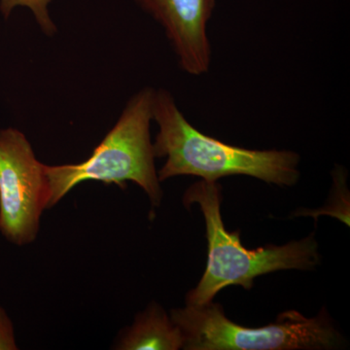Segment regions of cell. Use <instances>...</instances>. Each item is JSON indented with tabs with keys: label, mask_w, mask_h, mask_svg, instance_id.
Masks as SVG:
<instances>
[{
	"label": "cell",
	"mask_w": 350,
	"mask_h": 350,
	"mask_svg": "<svg viewBox=\"0 0 350 350\" xmlns=\"http://www.w3.org/2000/svg\"><path fill=\"white\" fill-rule=\"evenodd\" d=\"M153 120L159 126L154 153L156 158H165L158 172L160 182L180 175L211 182L246 175L266 183L291 187L300 179L298 154L288 150H251L208 137L189 123L167 90H155Z\"/></svg>",
	"instance_id": "1"
},
{
	"label": "cell",
	"mask_w": 350,
	"mask_h": 350,
	"mask_svg": "<svg viewBox=\"0 0 350 350\" xmlns=\"http://www.w3.org/2000/svg\"><path fill=\"white\" fill-rule=\"evenodd\" d=\"M222 187L217 182L200 179L183 196L185 207L199 204L206 229L207 264L206 271L194 289L186 297V305L211 303L228 286L236 285L252 289L258 276L285 271H310L320 264L319 243L314 232L300 241L283 245H269L250 250L241 243L239 231L230 232L221 214Z\"/></svg>",
	"instance_id": "2"
},
{
	"label": "cell",
	"mask_w": 350,
	"mask_h": 350,
	"mask_svg": "<svg viewBox=\"0 0 350 350\" xmlns=\"http://www.w3.org/2000/svg\"><path fill=\"white\" fill-rule=\"evenodd\" d=\"M154 94L155 90L146 87L131 96L117 123L86 161L46 167L49 208L85 181L123 189L126 181L133 182L146 193L152 206H160L163 191L150 135Z\"/></svg>",
	"instance_id": "3"
},
{
	"label": "cell",
	"mask_w": 350,
	"mask_h": 350,
	"mask_svg": "<svg viewBox=\"0 0 350 350\" xmlns=\"http://www.w3.org/2000/svg\"><path fill=\"white\" fill-rule=\"evenodd\" d=\"M170 319L178 327L186 350H326L345 345L326 308L314 317L296 310L278 315L259 328L239 325L226 317L218 303L174 308Z\"/></svg>",
	"instance_id": "4"
},
{
	"label": "cell",
	"mask_w": 350,
	"mask_h": 350,
	"mask_svg": "<svg viewBox=\"0 0 350 350\" xmlns=\"http://www.w3.org/2000/svg\"><path fill=\"white\" fill-rule=\"evenodd\" d=\"M47 165L15 128L0 130V232L18 246L33 243L49 208Z\"/></svg>",
	"instance_id": "5"
},
{
	"label": "cell",
	"mask_w": 350,
	"mask_h": 350,
	"mask_svg": "<svg viewBox=\"0 0 350 350\" xmlns=\"http://www.w3.org/2000/svg\"><path fill=\"white\" fill-rule=\"evenodd\" d=\"M160 24L184 72L206 75L211 68V46L207 25L215 0H135Z\"/></svg>",
	"instance_id": "6"
},
{
	"label": "cell",
	"mask_w": 350,
	"mask_h": 350,
	"mask_svg": "<svg viewBox=\"0 0 350 350\" xmlns=\"http://www.w3.org/2000/svg\"><path fill=\"white\" fill-rule=\"evenodd\" d=\"M183 347L178 327L158 304H151L122 333L115 349L119 350H177Z\"/></svg>",
	"instance_id": "7"
},
{
	"label": "cell",
	"mask_w": 350,
	"mask_h": 350,
	"mask_svg": "<svg viewBox=\"0 0 350 350\" xmlns=\"http://www.w3.org/2000/svg\"><path fill=\"white\" fill-rule=\"evenodd\" d=\"M53 0H0V11L7 19L16 7H27L33 14L41 31L48 36L57 33L56 25L49 13V5Z\"/></svg>",
	"instance_id": "8"
},
{
	"label": "cell",
	"mask_w": 350,
	"mask_h": 350,
	"mask_svg": "<svg viewBox=\"0 0 350 350\" xmlns=\"http://www.w3.org/2000/svg\"><path fill=\"white\" fill-rule=\"evenodd\" d=\"M16 349H18V345L12 321L5 310L0 306V350Z\"/></svg>",
	"instance_id": "9"
}]
</instances>
